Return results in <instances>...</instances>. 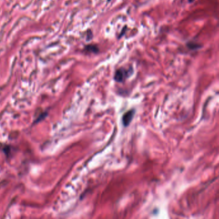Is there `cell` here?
Segmentation results:
<instances>
[{
	"instance_id": "obj_4",
	"label": "cell",
	"mask_w": 219,
	"mask_h": 219,
	"mask_svg": "<svg viewBox=\"0 0 219 219\" xmlns=\"http://www.w3.org/2000/svg\"><path fill=\"white\" fill-rule=\"evenodd\" d=\"M111 1V0H108V2H110Z\"/></svg>"
},
{
	"instance_id": "obj_3",
	"label": "cell",
	"mask_w": 219,
	"mask_h": 219,
	"mask_svg": "<svg viewBox=\"0 0 219 219\" xmlns=\"http://www.w3.org/2000/svg\"><path fill=\"white\" fill-rule=\"evenodd\" d=\"M86 49L88 51H91V52H93V53H98L99 50L97 48V47L95 45H88L86 47Z\"/></svg>"
},
{
	"instance_id": "obj_1",
	"label": "cell",
	"mask_w": 219,
	"mask_h": 219,
	"mask_svg": "<svg viewBox=\"0 0 219 219\" xmlns=\"http://www.w3.org/2000/svg\"><path fill=\"white\" fill-rule=\"evenodd\" d=\"M134 114H135V111L134 109H132V110L129 111L128 112L125 113L123 114L122 118V122L125 127H127L131 123L132 120L133 119Z\"/></svg>"
},
{
	"instance_id": "obj_2",
	"label": "cell",
	"mask_w": 219,
	"mask_h": 219,
	"mask_svg": "<svg viewBox=\"0 0 219 219\" xmlns=\"http://www.w3.org/2000/svg\"><path fill=\"white\" fill-rule=\"evenodd\" d=\"M127 71L125 69L123 68L118 69L115 73L114 80L118 83H122L127 77Z\"/></svg>"
}]
</instances>
